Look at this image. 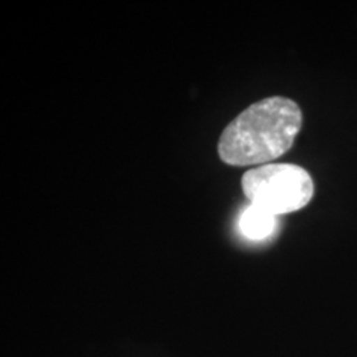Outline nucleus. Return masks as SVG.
<instances>
[{"label": "nucleus", "mask_w": 357, "mask_h": 357, "mask_svg": "<svg viewBox=\"0 0 357 357\" xmlns=\"http://www.w3.org/2000/svg\"><path fill=\"white\" fill-rule=\"evenodd\" d=\"M302 123L301 107L293 100L265 98L245 109L225 128L218 155L229 166H265L293 147Z\"/></svg>", "instance_id": "f257e3e1"}, {"label": "nucleus", "mask_w": 357, "mask_h": 357, "mask_svg": "<svg viewBox=\"0 0 357 357\" xmlns=\"http://www.w3.org/2000/svg\"><path fill=\"white\" fill-rule=\"evenodd\" d=\"M243 191L250 205L273 216L296 212L314 196V181L305 168L277 163L249 169L241 180Z\"/></svg>", "instance_id": "f03ea898"}, {"label": "nucleus", "mask_w": 357, "mask_h": 357, "mask_svg": "<svg viewBox=\"0 0 357 357\" xmlns=\"http://www.w3.org/2000/svg\"><path fill=\"white\" fill-rule=\"evenodd\" d=\"M240 230L250 240H265L275 229V216L255 205L248 206L240 217Z\"/></svg>", "instance_id": "7ed1b4c3"}]
</instances>
